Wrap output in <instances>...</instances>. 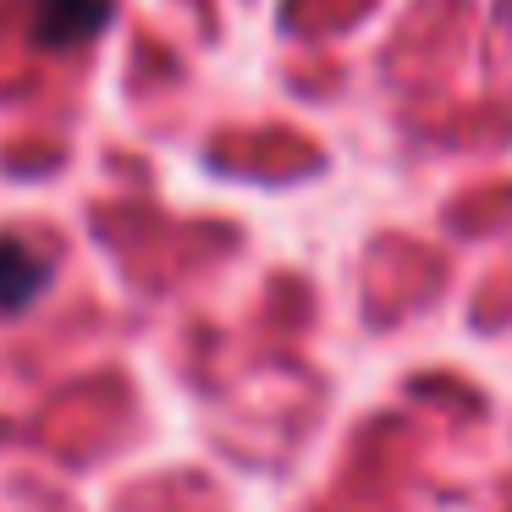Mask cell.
<instances>
[{"mask_svg": "<svg viewBox=\"0 0 512 512\" xmlns=\"http://www.w3.org/2000/svg\"><path fill=\"white\" fill-rule=\"evenodd\" d=\"M56 281V259L28 232H0V309L23 314L39 292Z\"/></svg>", "mask_w": 512, "mask_h": 512, "instance_id": "obj_1", "label": "cell"}, {"mask_svg": "<svg viewBox=\"0 0 512 512\" xmlns=\"http://www.w3.org/2000/svg\"><path fill=\"white\" fill-rule=\"evenodd\" d=\"M105 23H111L105 0H34V39L45 50H56V56L83 50Z\"/></svg>", "mask_w": 512, "mask_h": 512, "instance_id": "obj_2", "label": "cell"}]
</instances>
